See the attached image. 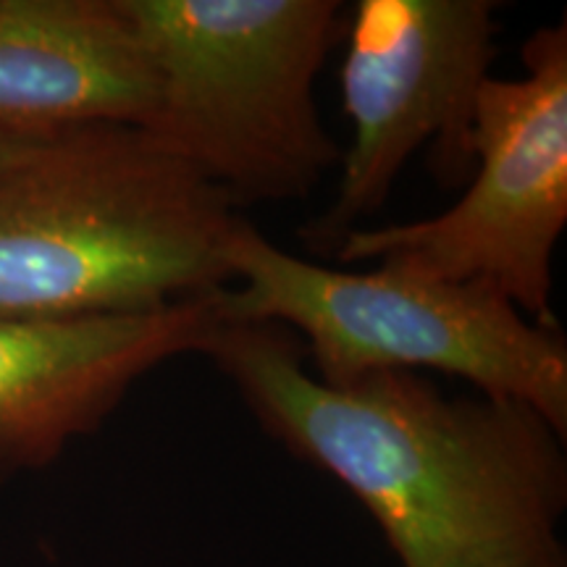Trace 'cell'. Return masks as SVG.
I'll use <instances>...</instances> for the list:
<instances>
[{"mask_svg":"<svg viewBox=\"0 0 567 567\" xmlns=\"http://www.w3.org/2000/svg\"><path fill=\"white\" fill-rule=\"evenodd\" d=\"M289 452L363 505L402 567H567L565 436L499 396L421 373L326 384L276 323H218L205 352Z\"/></svg>","mask_w":567,"mask_h":567,"instance_id":"obj_1","label":"cell"},{"mask_svg":"<svg viewBox=\"0 0 567 567\" xmlns=\"http://www.w3.org/2000/svg\"><path fill=\"white\" fill-rule=\"evenodd\" d=\"M239 213L140 126L40 142L0 172V313L147 316L229 287Z\"/></svg>","mask_w":567,"mask_h":567,"instance_id":"obj_2","label":"cell"},{"mask_svg":"<svg viewBox=\"0 0 567 567\" xmlns=\"http://www.w3.org/2000/svg\"><path fill=\"white\" fill-rule=\"evenodd\" d=\"M153 71L140 126L234 208L308 197L342 161L316 80L337 0H118Z\"/></svg>","mask_w":567,"mask_h":567,"instance_id":"obj_3","label":"cell"},{"mask_svg":"<svg viewBox=\"0 0 567 567\" xmlns=\"http://www.w3.org/2000/svg\"><path fill=\"white\" fill-rule=\"evenodd\" d=\"M224 323L289 329L326 384L384 371L457 375L478 394L520 402L567 436V342L473 284L373 266L350 271L276 247L239 216L226 243Z\"/></svg>","mask_w":567,"mask_h":567,"instance_id":"obj_4","label":"cell"},{"mask_svg":"<svg viewBox=\"0 0 567 567\" xmlns=\"http://www.w3.org/2000/svg\"><path fill=\"white\" fill-rule=\"evenodd\" d=\"M523 76H488L478 92L473 166L450 210L410 224L360 226L331 258L392 266L502 295L538 326L559 329L551 264L567 226V27L523 45Z\"/></svg>","mask_w":567,"mask_h":567,"instance_id":"obj_5","label":"cell"},{"mask_svg":"<svg viewBox=\"0 0 567 567\" xmlns=\"http://www.w3.org/2000/svg\"><path fill=\"white\" fill-rule=\"evenodd\" d=\"M492 0H360L339 71L352 142L331 208L300 231L334 255L363 218L384 208L396 176L429 151L439 184L471 179L478 92L496 61Z\"/></svg>","mask_w":567,"mask_h":567,"instance_id":"obj_6","label":"cell"},{"mask_svg":"<svg viewBox=\"0 0 567 567\" xmlns=\"http://www.w3.org/2000/svg\"><path fill=\"white\" fill-rule=\"evenodd\" d=\"M216 295L147 316L0 313V484L95 434L155 368L205 352L221 323Z\"/></svg>","mask_w":567,"mask_h":567,"instance_id":"obj_7","label":"cell"},{"mask_svg":"<svg viewBox=\"0 0 567 567\" xmlns=\"http://www.w3.org/2000/svg\"><path fill=\"white\" fill-rule=\"evenodd\" d=\"M153 71L118 0H0V132L142 126Z\"/></svg>","mask_w":567,"mask_h":567,"instance_id":"obj_8","label":"cell"},{"mask_svg":"<svg viewBox=\"0 0 567 567\" xmlns=\"http://www.w3.org/2000/svg\"><path fill=\"white\" fill-rule=\"evenodd\" d=\"M38 145L40 142L17 137V134H9V132H0V172H6V168H11L13 163L27 158V155H30Z\"/></svg>","mask_w":567,"mask_h":567,"instance_id":"obj_9","label":"cell"}]
</instances>
